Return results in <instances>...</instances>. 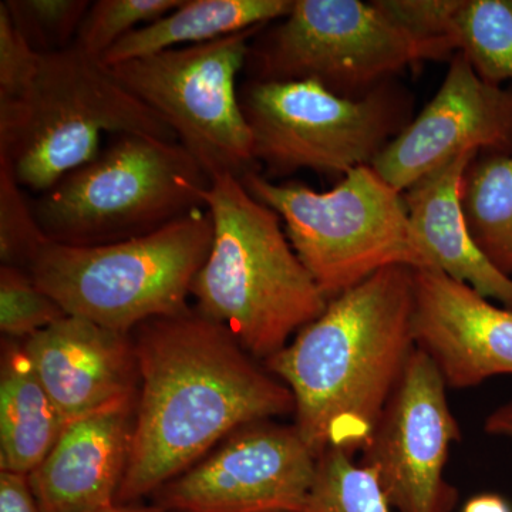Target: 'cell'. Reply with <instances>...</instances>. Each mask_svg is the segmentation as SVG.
<instances>
[{
	"label": "cell",
	"mask_w": 512,
	"mask_h": 512,
	"mask_svg": "<svg viewBox=\"0 0 512 512\" xmlns=\"http://www.w3.org/2000/svg\"><path fill=\"white\" fill-rule=\"evenodd\" d=\"M214 225L198 208L143 237L94 247L49 241L28 268L66 315L116 332L190 312L192 284L207 261Z\"/></svg>",
	"instance_id": "5"
},
{
	"label": "cell",
	"mask_w": 512,
	"mask_h": 512,
	"mask_svg": "<svg viewBox=\"0 0 512 512\" xmlns=\"http://www.w3.org/2000/svg\"><path fill=\"white\" fill-rule=\"evenodd\" d=\"M456 53L451 40L410 35L376 0H293L285 18L252 39L245 70L255 82H315L362 100L410 67Z\"/></svg>",
	"instance_id": "8"
},
{
	"label": "cell",
	"mask_w": 512,
	"mask_h": 512,
	"mask_svg": "<svg viewBox=\"0 0 512 512\" xmlns=\"http://www.w3.org/2000/svg\"><path fill=\"white\" fill-rule=\"evenodd\" d=\"M292 6L293 0H183L173 12L123 37L100 62L111 67L202 45L285 18Z\"/></svg>",
	"instance_id": "19"
},
{
	"label": "cell",
	"mask_w": 512,
	"mask_h": 512,
	"mask_svg": "<svg viewBox=\"0 0 512 512\" xmlns=\"http://www.w3.org/2000/svg\"><path fill=\"white\" fill-rule=\"evenodd\" d=\"M19 32L40 55L74 45L92 2L87 0H6Z\"/></svg>",
	"instance_id": "26"
},
{
	"label": "cell",
	"mask_w": 512,
	"mask_h": 512,
	"mask_svg": "<svg viewBox=\"0 0 512 512\" xmlns=\"http://www.w3.org/2000/svg\"><path fill=\"white\" fill-rule=\"evenodd\" d=\"M413 332L451 389L512 375L511 309L439 269H414Z\"/></svg>",
	"instance_id": "14"
},
{
	"label": "cell",
	"mask_w": 512,
	"mask_h": 512,
	"mask_svg": "<svg viewBox=\"0 0 512 512\" xmlns=\"http://www.w3.org/2000/svg\"><path fill=\"white\" fill-rule=\"evenodd\" d=\"M137 397L66 424L29 484L40 512H97L116 504L126 473Z\"/></svg>",
	"instance_id": "16"
},
{
	"label": "cell",
	"mask_w": 512,
	"mask_h": 512,
	"mask_svg": "<svg viewBox=\"0 0 512 512\" xmlns=\"http://www.w3.org/2000/svg\"><path fill=\"white\" fill-rule=\"evenodd\" d=\"M379 481L352 454L330 450L318 457L315 481L303 512H390Z\"/></svg>",
	"instance_id": "22"
},
{
	"label": "cell",
	"mask_w": 512,
	"mask_h": 512,
	"mask_svg": "<svg viewBox=\"0 0 512 512\" xmlns=\"http://www.w3.org/2000/svg\"><path fill=\"white\" fill-rule=\"evenodd\" d=\"M484 431L490 436L512 440V402L505 403L497 407L493 413L488 414Z\"/></svg>",
	"instance_id": "30"
},
{
	"label": "cell",
	"mask_w": 512,
	"mask_h": 512,
	"mask_svg": "<svg viewBox=\"0 0 512 512\" xmlns=\"http://www.w3.org/2000/svg\"><path fill=\"white\" fill-rule=\"evenodd\" d=\"M66 423L40 383L22 343L3 342L0 369V471L29 476Z\"/></svg>",
	"instance_id": "18"
},
{
	"label": "cell",
	"mask_w": 512,
	"mask_h": 512,
	"mask_svg": "<svg viewBox=\"0 0 512 512\" xmlns=\"http://www.w3.org/2000/svg\"><path fill=\"white\" fill-rule=\"evenodd\" d=\"M318 457L293 426L256 421L161 487L167 512H303Z\"/></svg>",
	"instance_id": "12"
},
{
	"label": "cell",
	"mask_w": 512,
	"mask_h": 512,
	"mask_svg": "<svg viewBox=\"0 0 512 512\" xmlns=\"http://www.w3.org/2000/svg\"><path fill=\"white\" fill-rule=\"evenodd\" d=\"M97 512H167L158 505H141V504H114L113 507L106 508Z\"/></svg>",
	"instance_id": "32"
},
{
	"label": "cell",
	"mask_w": 512,
	"mask_h": 512,
	"mask_svg": "<svg viewBox=\"0 0 512 512\" xmlns=\"http://www.w3.org/2000/svg\"><path fill=\"white\" fill-rule=\"evenodd\" d=\"M50 239L37 221L8 161L0 158V259L2 265L28 271Z\"/></svg>",
	"instance_id": "24"
},
{
	"label": "cell",
	"mask_w": 512,
	"mask_h": 512,
	"mask_svg": "<svg viewBox=\"0 0 512 512\" xmlns=\"http://www.w3.org/2000/svg\"><path fill=\"white\" fill-rule=\"evenodd\" d=\"M414 269H380L328 308L266 369L291 390L295 427L316 457L362 453L416 349Z\"/></svg>",
	"instance_id": "2"
},
{
	"label": "cell",
	"mask_w": 512,
	"mask_h": 512,
	"mask_svg": "<svg viewBox=\"0 0 512 512\" xmlns=\"http://www.w3.org/2000/svg\"><path fill=\"white\" fill-rule=\"evenodd\" d=\"M376 3L410 35L451 42H454L458 12L464 6V0H376Z\"/></svg>",
	"instance_id": "27"
},
{
	"label": "cell",
	"mask_w": 512,
	"mask_h": 512,
	"mask_svg": "<svg viewBox=\"0 0 512 512\" xmlns=\"http://www.w3.org/2000/svg\"><path fill=\"white\" fill-rule=\"evenodd\" d=\"M454 42L485 83L512 80V0H464Z\"/></svg>",
	"instance_id": "21"
},
{
	"label": "cell",
	"mask_w": 512,
	"mask_h": 512,
	"mask_svg": "<svg viewBox=\"0 0 512 512\" xmlns=\"http://www.w3.org/2000/svg\"><path fill=\"white\" fill-rule=\"evenodd\" d=\"M241 181L281 217L293 251L328 301L387 266L434 269L414 232L403 192L372 165L355 168L326 192L275 183L259 171Z\"/></svg>",
	"instance_id": "7"
},
{
	"label": "cell",
	"mask_w": 512,
	"mask_h": 512,
	"mask_svg": "<svg viewBox=\"0 0 512 512\" xmlns=\"http://www.w3.org/2000/svg\"><path fill=\"white\" fill-rule=\"evenodd\" d=\"M468 151L512 156V87L485 83L457 52L439 92L372 167L404 192Z\"/></svg>",
	"instance_id": "13"
},
{
	"label": "cell",
	"mask_w": 512,
	"mask_h": 512,
	"mask_svg": "<svg viewBox=\"0 0 512 512\" xmlns=\"http://www.w3.org/2000/svg\"><path fill=\"white\" fill-rule=\"evenodd\" d=\"M103 133L178 141L110 67L74 45L42 55L28 90L0 100V158L20 187L37 194L99 156Z\"/></svg>",
	"instance_id": "4"
},
{
	"label": "cell",
	"mask_w": 512,
	"mask_h": 512,
	"mask_svg": "<svg viewBox=\"0 0 512 512\" xmlns=\"http://www.w3.org/2000/svg\"><path fill=\"white\" fill-rule=\"evenodd\" d=\"M66 312L32 276L15 266L0 268V330L6 339L26 340L66 318Z\"/></svg>",
	"instance_id": "25"
},
{
	"label": "cell",
	"mask_w": 512,
	"mask_h": 512,
	"mask_svg": "<svg viewBox=\"0 0 512 512\" xmlns=\"http://www.w3.org/2000/svg\"><path fill=\"white\" fill-rule=\"evenodd\" d=\"M42 55L29 45L0 3V100L16 99L28 90Z\"/></svg>",
	"instance_id": "28"
},
{
	"label": "cell",
	"mask_w": 512,
	"mask_h": 512,
	"mask_svg": "<svg viewBox=\"0 0 512 512\" xmlns=\"http://www.w3.org/2000/svg\"><path fill=\"white\" fill-rule=\"evenodd\" d=\"M460 204L477 247L511 278L512 156L478 154L461 180Z\"/></svg>",
	"instance_id": "20"
},
{
	"label": "cell",
	"mask_w": 512,
	"mask_h": 512,
	"mask_svg": "<svg viewBox=\"0 0 512 512\" xmlns=\"http://www.w3.org/2000/svg\"><path fill=\"white\" fill-rule=\"evenodd\" d=\"M439 367L417 348L360 464L375 473L397 512H453L458 491L444 477L448 453L461 430L448 406Z\"/></svg>",
	"instance_id": "11"
},
{
	"label": "cell",
	"mask_w": 512,
	"mask_h": 512,
	"mask_svg": "<svg viewBox=\"0 0 512 512\" xmlns=\"http://www.w3.org/2000/svg\"><path fill=\"white\" fill-rule=\"evenodd\" d=\"M22 345L66 424L136 397L140 376L127 333L67 315Z\"/></svg>",
	"instance_id": "15"
},
{
	"label": "cell",
	"mask_w": 512,
	"mask_h": 512,
	"mask_svg": "<svg viewBox=\"0 0 512 512\" xmlns=\"http://www.w3.org/2000/svg\"><path fill=\"white\" fill-rule=\"evenodd\" d=\"M461 512H512V507L501 495L480 494L470 498Z\"/></svg>",
	"instance_id": "31"
},
{
	"label": "cell",
	"mask_w": 512,
	"mask_h": 512,
	"mask_svg": "<svg viewBox=\"0 0 512 512\" xmlns=\"http://www.w3.org/2000/svg\"><path fill=\"white\" fill-rule=\"evenodd\" d=\"M211 180L178 141L116 134L33 204L50 241L94 247L143 237L205 208Z\"/></svg>",
	"instance_id": "6"
},
{
	"label": "cell",
	"mask_w": 512,
	"mask_h": 512,
	"mask_svg": "<svg viewBox=\"0 0 512 512\" xmlns=\"http://www.w3.org/2000/svg\"><path fill=\"white\" fill-rule=\"evenodd\" d=\"M480 151H468L424 175L403 192L410 222L434 269L512 311V279L480 251L468 232L460 188Z\"/></svg>",
	"instance_id": "17"
},
{
	"label": "cell",
	"mask_w": 512,
	"mask_h": 512,
	"mask_svg": "<svg viewBox=\"0 0 512 512\" xmlns=\"http://www.w3.org/2000/svg\"><path fill=\"white\" fill-rule=\"evenodd\" d=\"M238 96L255 163L271 181L301 170L345 177L373 165L413 120V94L397 80L362 100L315 82L255 80L242 83Z\"/></svg>",
	"instance_id": "9"
},
{
	"label": "cell",
	"mask_w": 512,
	"mask_h": 512,
	"mask_svg": "<svg viewBox=\"0 0 512 512\" xmlns=\"http://www.w3.org/2000/svg\"><path fill=\"white\" fill-rule=\"evenodd\" d=\"M202 201L214 239L192 284L195 311L266 362L293 333L318 319L329 301L293 251L281 217L252 197L239 178H212Z\"/></svg>",
	"instance_id": "3"
},
{
	"label": "cell",
	"mask_w": 512,
	"mask_h": 512,
	"mask_svg": "<svg viewBox=\"0 0 512 512\" xmlns=\"http://www.w3.org/2000/svg\"><path fill=\"white\" fill-rule=\"evenodd\" d=\"M0 512H40L28 476L0 471Z\"/></svg>",
	"instance_id": "29"
},
{
	"label": "cell",
	"mask_w": 512,
	"mask_h": 512,
	"mask_svg": "<svg viewBox=\"0 0 512 512\" xmlns=\"http://www.w3.org/2000/svg\"><path fill=\"white\" fill-rule=\"evenodd\" d=\"M133 343L141 392L116 504L157 493L242 427L295 414L291 390L197 311L148 320Z\"/></svg>",
	"instance_id": "1"
},
{
	"label": "cell",
	"mask_w": 512,
	"mask_h": 512,
	"mask_svg": "<svg viewBox=\"0 0 512 512\" xmlns=\"http://www.w3.org/2000/svg\"><path fill=\"white\" fill-rule=\"evenodd\" d=\"M183 0H97L84 16L74 46L87 56L101 57L141 26L173 12Z\"/></svg>",
	"instance_id": "23"
},
{
	"label": "cell",
	"mask_w": 512,
	"mask_h": 512,
	"mask_svg": "<svg viewBox=\"0 0 512 512\" xmlns=\"http://www.w3.org/2000/svg\"><path fill=\"white\" fill-rule=\"evenodd\" d=\"M264 26L110 67L134 96L167 121L210 180L222 174L241 180L259 171L237 77L247 64L252 39Z\"/></svg>",
	"instance_id": "10"
}]
</instances>
